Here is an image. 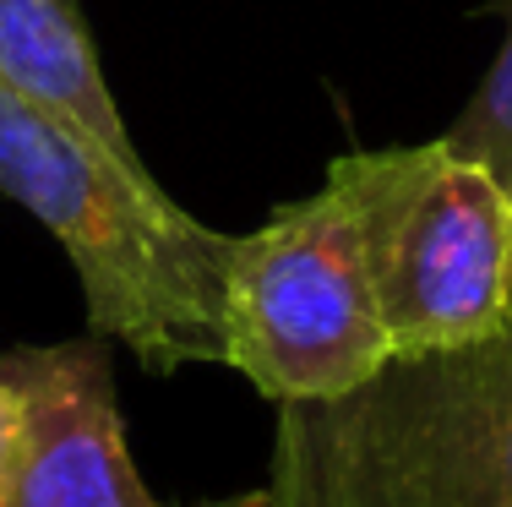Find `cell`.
Masks as SVG:
<instances>
[{
  "mask_svg": "<svg viewBox=\"0 0 512 507\" xmlns=\"http://www.w3.org/2000/svg\"><path fill=\"white\" fill-rule=\"evenodd\" d=\"M365 224L393 360L485 344L512 317V197L442 137L333 164Z\"/></svg>",
  "mask_w": 512,
  "mask_h": 507,
  "instance_id": "obj_3",
  "label": "cell"
},
{
  "mask_svg": "<svg viewBox=\"0 0 512 507\" xmlns=\"http://www.w3.org/2000/svg\"><path fill=\"white\" fill-rule=\"evenodd\" d=\"M0 77L50 115L88 131L93 142H104L109 153H120L126 164H142L126 120L109 99L77 0H0Z\"/></svg>",
  "mask_w": 512,
  "mask_h": 507,
  "instance_id": "obj_6",
  "label": "cell"
},
{
  "mask_svg": "<svg viewBox=\"0 0 512 507\" xmlns=\"http://www.w3.org/2000/svg\"><path fill=\"white\" fill-rule=\"evenodd\" d=\"M393 360L376 306L365 224L327 169L322 191L235 235L229 366L273 404H333Z\"/></svg>",
  "mask_w": 512,
  "mask_h": 507,
  "instance_id": "obj_4",
  "label": "cell"
},
{
  "mask_svg": "<svg viewBox=\"0 0 512 507\" xmlns=\"http://www.w3.org/2000/svg\"><path fill=\"white\" fill-rule=\"evenodd\" d=\"M442 142L458 159L491 169L496 186L512 197V28H507V44H502V55H496V66L485 71L480 93H474L469 110L442 131Z\"/></svg>",
  "mask_w": 512,
  "mask_h": 507,
  "instance_id": "obj_7",
  "label": "cell"
},
{
  "mask_svg": "<svg viewBox=\"0 0 512 507\" xmlns=\"http://www.w3.org/2000/svg\"><path fill=\"white\" fill-rule=\"evenodd\" d=\"M218 507H267L262 491H246V497H235V502H218Z\"/></svg>",
  "mask_w": 512,
  "mask_h": 507,
  "instance_id": "obj_9",
  "label": "cell"
},
{
  "mask_svg": "<svg viewBox=\"0 0 512 507\" xmlns=\"http://www.w3.org/2000/svg\"><path fill=\"white\" fill-rule=\"evenodd\" d=\"M267 507H512V317L485 344L387 360L333 404H284Z\"/></svg>",
  "mask_w": 512,
  "mask_h": 507,
  "instance_id": "obj_2",
  "label": "cell"
},
{
  "mask_svg": "<svg viewBox=\"0 0 512 507\" xmlns=\"http://www.w3.org/2000/svg\"><path fill=\"white\" fill-rule=\"evenodd\" d=\"M11 448H17V398L0 382V486H6V469H11Z\"/></svg>",
  "mask_w": 512,
  "mask_h": 507,
  "instance_id": "obj_8",
  "label": "cell"
},
{
  "mask_svg": "<svg viewBox=\"0 0 512 507\" xmlns=\"http://www.w3.org/2000/svg\"><path fill=\"white\" fill-rule=\"evenodd\" d=\"M0 191L66 246L93 328L142 366H229L235 235L197 224L126 164L0 77Z\"/></svg>",
  "mask_w": 512,
  "mask_h": 507,
  "instance_id": "obj_1",
  "label": "cell"
},
{
  "mask_svg": "<svg viewBox=\"0 0 512 507\" xmlns=\"http://www.w3.org/2000/svg\"><path fill=\"white\" fill-rule=\"evenodd\" d=\"M0 382L17 398L0 507H158L131 464L104 349H17Z\"/></svg>",
  "mask_w": 512,
  "mask_h": 507,
  "instance_id": "obj_5",
  "label": "cell"
}]
</instances>
